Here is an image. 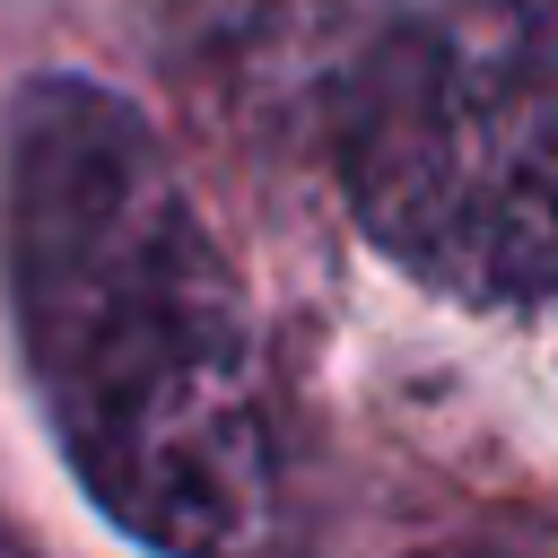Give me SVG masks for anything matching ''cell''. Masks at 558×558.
<instances>
[{
    "label": "cell",
    "mask_w": 558,
    "mask_h": 558,
    "mask_svg": "<svg viewBox=\"0 0 558 558\" xmlns=\"http://www.w3.org/2000/svg\"><path fill=\"white\" fill-rule=\"evenodd\" d=\"M0 279L78 488L157 558H314L262 314L131 96L44 70L0 122Z\"/></svg>",
    "instance_id": "6da1fadb"
},
{
    "label": "cell",
    "mask_w": 558,
    "mask_h": 558,
    "mask_svg": "<svg viewBox=\"0 0 558 558\" xmlns=\"http://www.w3.org/2000/svg\"><path fill=\"white\" fill-rule=\"evenodd\" d=\"M331 140L384 262L471 305H558V0L384 17Z\"/></svg>",
    "instance_id": "7a4b0ae2"
},
{
    "label": "cell",
    "mask_w": 558,
    "mask_h": 558,
    "mask_svg": "<svg viewBox=\"0 0 558 558\" xmlns=\"http://www.w3.org/2000/svg\"><path fill=\"white\" fill-rule=\"evenodd\" d=\"M0 558H17V549H9V532H0Z\"/></svg>",
    "instance_id": "3957f363"
},
{
    "label": "cell",
    "mask_w": 558,
    "mask_h": 558,
    "mask_svg": "<svg viewBox=\"0 0 558 558\" xmlns=\"http://www.w3.org/2000/svg\"><path fill=\"white\" fill-rule=\"evenodd\" d=\"M436 558H453V549H436Z\"/></svg>",
    "instance_id": "277c9868"
}]
</instances>
